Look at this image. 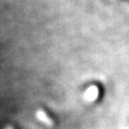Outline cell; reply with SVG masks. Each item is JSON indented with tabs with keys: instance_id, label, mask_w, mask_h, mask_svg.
<instances>
[{
	"instance_id": "obj_1",
	"label": "cell",
	"mask_w": 129,
	"mask_h": 129,
	"mask_svg": "<svg viewBox=\"0 0 129 129\" xmlns=\"http://www.w3.org/2000/svg\"><path fill=\"white\" fill-rule=\"evenodd\" d=\"M99 96H100L99 87L96 85H91L85 90V92L83 94V99L87 102H94L98 100Z\"/></svg>"
},
{
	"instance_id": "obj_2",
	"label": "cell",
	"mask_w": 129,
	"mask_h": 129,
	"mask_svg": "<svg viewBox=\"0 0 129 129\" xmlns=\"http://www.w3.org/2000/svg\"><path fill=\"white\" fill-rule=\"evenodd\" d=\"M36 117L40 122H42L43 124H45L48 127H53L55 124L54 120H52L50 116L48 115L43 109H37V112H36Z\"/></svg>"
},
{
	"instance_id": "obj_3",
	"label": "cell",
	"mask_w": 129,
	"mask_h": 129,
	"mask_svg": "<svg viewBox=\"0 0 129 129\" xmlns=\"http://www.w3.org/2000/svg\"><path fill=\"white\" fill-rule=\"evenodd\" d=\"M3 129H14V126H12V125H7V126H5Z\"/></svg>"
}]
</instances>
